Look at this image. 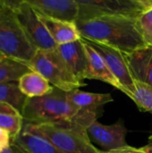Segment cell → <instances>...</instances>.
<instances>
[{"label":"cell","mask_w":152,"mask_h":153,"mask_svg":"<svg viewBox=\"0 0 152 153\" xmlns=\"http://www.w3.org/2000/svg\"><path fill=\"white\" fill-rule=\"evenodd\" d=\"M103 113L81 110L69 100L66 91L54 87L42 97L27 98L22 115L27 124L41 125L55 123H75L88 129Z\"/></svg>","instance_id":"6da1fadb"},{"label":"cell","mask_w":152,"mask_h":153,"mask_svg":"<svg viewBox=\"0 0 152 153\" xmlns=\"http://www.w3.org/2000/svg\"><path fill=\"white\" fill-rule=\"evenodd\" d=\"M82 39L132 53L148 46L135 20L121 16H102L75 22Z\"/></svg>","instance_id":"7a4b0ae2"},{"label":"cell","mask_w":152,"mask_h":153,"mask_svg":"<svg viewBox=\"0 0 152 153\" xmlns=\"http://www.w3.org/2000/svg\"><path fill=\"white\" fill-rule=\"evenodd\" d=\"M22 131L45 138L63 153H104L91 143L87 129L75 123H25Z\"/></svg>","instance_id":"3957f363"},{"label":"cell","mask_w":152,"mask_h":153,"mask_svg":"<svg viewBox=\"0 0 152 153\" xmlns=\"http://www.w3.org/2000/svg\"><path fill=\"white\" fill-rule=\"evenodd\" d=\"M37 50L16 19L11 0L0 1V53L4 57L29 65Z\"/></svg>","instance_id":"277c9868"},{"label":"cell","mask_w":152,"mask_h":153,"mask_svg":"<svg viewBox=\"0 0 152 153\" xmlns=\"http://www.w3.org/2000/svg\"><path fill=\"white\" fill-rule=\"evenodd\" d=\"M29 66L32 71L41 74L48 82L64 91H71L86 86L85 82H79L58 53L57 49H38Z\"/></svg>","instance_id":"5b68a950"},{"label":"cell","mask_w":152,"mask_h":153,"mask_svg":"<svg viewBox=\"0 0 152 153\" xmlns=\"http://www.w3.org/2000/svg\"><path fill=\"white\" fill-rule=\"evenodd\" d=\"M79 5L77 22L102 16H121L136 20L152 7L151 0H76Z\"/></svg>","instance_id":"8992f818"},{"label":"cell","mask_w":152,"mask_h":153,"mask_svg":"<svg viewBox=\"0 0 152 153\" xmlns=\"http://www.w3.org/2000/svg\"><path fill=\"white\" fill-rule=\"evenodd\" d=\"M13 12L24 33L37 49L53 50L57 45L51 38L37 12L26 1H11Z\"/></svg>","instance_id":"52a82bcc"},{"label":"cell","mask_w":152,"mask_h":153,"mask_svg":"<svg viewBox=\"0 0 152 153\" xmlns=\"http://www.w3.org/2000/svg\"><path fill=\"white\" fill-rule=\"evenodd\" d=\"M84 40L103 57L111 73L123 87V93L132 99L136 91L135 81L130 73V69L125 61L124 53L115 48L99 42L90 41L87 39Z\"/></svg>","instance_id":"ba28073f"},{"label":"cell","mask_w":152,"mask_h":153,"mask_svg":"<svg viewBox=\"0 0 152 153\" xmlns=\"http://www.w3.org/2000/svg\"><path fill=\"white\" fill-rule=\"evenodd\" d=\"M87 133L89 137H91L102 149L103 152H109L128 146L125 139L128 130L121 119L108 126L96 121L87 129Z\"/></svg>","instance_id":"9c48e42d"},{"label":"cell","mask_w":152,"mask_h":153,"mask_svg":"<svg viewBox=\"0 0 152 153\" xmlns=\"http://www.w3.org/2000/svg\"><path fill=\"white\" fill-rule=\"evenodd\" d=\"M39 14L48 18L76 22L79 5L76 0H26Z\"/></svg>","instance_id":"30bf717a"},{"label":"cell","mask_w":152,"mask_h":153,"mask_svg":"<svg viewBox=\"0 0 152 153\" xmlns=\"http://www.w3.org/2000/svg\"><path fill=\"white\" fill-rule=\"evenodd\" d=\"M56 49L74 77L82 82L87 79L89 73V58L84 43L81 39L60 45Z\"/></svg>","instance_id":"8fae6325"},{"label":"cell","mask_w":152,"mask_h":153,"mask_svg":"<svg viewBox=\"0 0 152 153\" xmlns=\"http://www.w3.org/2000/svg\"><path fill=\"white\" fill-rule=\"evenodd\" d=\"M124 56L134 81L152 88V46L124 53Z\"/></svg>","instance_id":"7c38bea8"},{"label":"cell","mask_w":152,"mask_h":153,"mask_svg":"<svg viewBox=\"0 0 152 153\" xmlns=\"http://www.w3.org/2000/svg\"><path fill=\"white\" fill-rule=\"evenodd\" d=\"M82 40L85 45L88 58H89V63H90L87 79L99 80L107 82L111 86L115 87L116 89L123 91V87L121 86L117 79L114 76V74L111 73L110 69L108 68L103 57L92 47H90L82 38Z\"/></svg>","instance_id":"4fadbf2b"},{"label":"cell","mask_w":152,"mask_h":153,"mask_svg":"<svg viewBox=\"0 0 152 153\" xmlns=\"http://www.w3.org/2000/svg\"><path fill=\"white\" fill-rule=\"evenodd\" d=\"M38 15L57 46L81 39L82 36L74 22L48 18L39 13Z\"/></svg>","instance_id":"5bb4252c"},{"label":"cell","mask_w":152,"mask_h":153,"mask_svg":"<svg viewBox=\"0 0 152 153\" xmlns=\"http://www.w3.org/2000/svg\"><path fill=\"white\" fill-rule=\"evenodd\" d=\"M68 100L81 110H89L103 113V107L113 102L114 99L110 93H93L80 91L79 89L66 92Z\"/></svg>","instance_id":"9a60e30c"},{"label":"cell","mask_w":152,"mask_h":153,"mask_svg":"<svg viewBox=\"0 0 152 153\" xmlns=\"http://www.w3.org/2000/svg\"><path fill=\"white\" fill-rule=\"evenodd\" d=\"M11 146L20 153H63L45 138L24 131L11 142Z\"/></svg>","instance_id":"2e32d148"},{"label":"cell","mask_w":152,"mask_h":153,"mask_svg":"<svg viewBox=\"0 0 152 153\" xmlns=\"http://www.w3.org/2000/svg\"><path fill=\"white\" fill-rule=\"evenodd\" d=\"M17 83L22 93L30 99L45 96L54 89V86L48 81L35 71H30L23 74Z\"/></svg>","instance_id":"e0dca14e"},{"label":"cell","mask_w":152,"mask_h":153,"mask_svg":"<svg viewBox=\"0 0 152 153\" xmlns=\"http://www.w3.org/2000/svg\"><path fill=\"white\" fill-rule=\"evenodd\" d=\"M23 126L22 112L8 103L0 102V128L10 134L12 141L21 134Z\"/></svg>","instance_id":"ac0fdd59"},{"label":"cell","mask_w":152,"mask_h":153,"mask_svg":"<svg viewBox=\"0 0 152 153\" xmlns=\"http://www.w3.org/2000/svg\"><path fill=\"white\" fill-rule=\"evenodd\" d=\"M32 71L29 65L11 58L0 59V84L7 82H18L20 78Z\"/></svg>","instance_id":"d6986e66"},{"label":"cell","mask_w":152,"mask_h":153,"mask_svg":"<svg viewBox=\"0 0 152 153\" xmlns=\"http://www.w3.org/2000/svg\"><path fill=\"white\" fill-rule=\"evenodd\" d=\"M27 97L22 93L17 82L0 84V102L8 103L22 112Z\"/></svg>","instance_id":"ffe728a7"},{"label":"cell","mask_w":152,"mask_h":153,"mask_svg":"<svg viewBox=\"0 0 152 153\" xmlns=\"http://www.w3.org/2000/svg\"><path fill=\"white\" fill-rule=\"evenodd\" d=\"M136 91L132 100L142 111H148L152 115V88L150 86L135 82Z\"/></svg>","instance_id":"44dd1931"},{"label":"cell","mask_w":152,"mask_h":153,"mask_svg":"<svg viewBox=\"0 0 152 153\" xmlns=\"http://www.w3.org/2000/svg\"><path fill=\"white\" fill-rule=\"evenodd\" d=\"M137 28L148 46H152V7L135 20Z\"/></svg>","instance_id":"7402d4cb"},{"label":"cell","mask_w":152,"mask_h":153,"mask_svg":"<svg viewBox=\"0 0 152 153\" xmlns=\"http://www.w3.org/2000/svg\"><path fill=\"white\" fill-rule=\"evenodd\" d=\"M11 137L10 134L0 128V153H2L9 147H11Z\"/></svg>","instance_id":"603a6c76"},{"label":"cell","mask_w":152,"mask_h":153,"mask_svg":"<svg viewBox=\"0 0 152 153\" xmlns=\"http://www.w3.org/2000/svg\"><path fill=\"white\" fill-rule=\"evenodd\" d=\"M104 153H147L145 152H143L141 148L137 149V148H133L132 146H126V147H124V148H121V149H118V150H116V151H112V152H104Z\"/></svg>","instance_id":"cb8c5ba5"},{"label":"cell","mask_w":152,"mask_h":153,"mask_svg":"<svg viewBox=\"0 0 152 153\" xmlns=\"http://www.w3.org/2000/svg\"><path fill=\"white\" fill-rule=\"evenodd\" d=\"M143 152L147 153H152V135H151L149 137V140H148V143L145 146L142 147L141 148Z\"/></svg>","instance_id":"d4e9b609"},{"label":"cell","mask_w":152,"mask_h":153,"mask_svg":"<svg viewBox=\"0 0 152 153\" xmlns=\"http://www.w3.org/2000/svg\"><path fill=\"white\" fill-rule=\"evenodd\" d=\"M2 153H20L16 149H14L13 147H9L8 149H6L5 151H4Z\"/></svg>","instance_id":"484cf974"},{"label":"cell","mask_w":152,"mask_h":153,"mask_svg":"<svg viewBox=\"0 0 152 153\" xmlns=\"http://www.w3.org/2000/svg\"><path fill=\"white\" fill-rule=\"evenodd\" d=\"M3 57H4V56H3V55H2V54L0 53V59H2Z\"/></svg>","instance_id":"4316f807"}]
</instances>
